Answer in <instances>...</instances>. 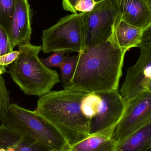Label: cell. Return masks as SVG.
<instances>
[{"instance_id": "cell-1", "label": "cell", "mask_w": 151, "mask_h": 151, "mask_svg": "<svg viewBox=\"0 0 151 151\" xmlns=\"http://www.w3.org/2000/svg\"><path fill=\"white\" fill-rule=\"evenodd\" d=\"M126 53L113 33L97 44L86 46L78 53L75 73L67 88L97 94L118 90Z\"/></svg>"}, {"instance_id": "cell-2", "label": "cell", "mask_w": 151, "mask_h": 151, "mask_svg": "<svg viewBox=\"0 0 151 151\" xmlns=\"http://www.w3.org/2000/svg\"><path fill=\"white\" fill-rule=\"evenodd\" d=\"M88 93L69 88L51 91L38 100L35 112L59 132L69 147L90 135V120L81 110L83 99Z\"/></svg>"}, {"instance_id": "cell-3", "label": "cell", "mask_w": 151, "mask_h": 151, "mask_svg": "<svg viewBox=\"0 0 151 151\" xmlns=\"http://www.w3.org/2000/svg\"><path fill=\"white\" fill-rule=\"evenodd\" d=\"M42 50V46L30 42L19 45V56L9 71L12 80L25 94L40 97L50 92L60 81L58 73L46 67L39 58Z\"/></svg>"}, {"instance_id": "cell-4", "label": "cell", "mask_w": 151, "mask_h": 151, "mask_svg": "<svg viewBox=\"0 0 151 151\" xmlns=\"http://www.w3.org/2000/svg\"><path fill=\"white\" fill-rule=\"evenodd\" d=\"M21 136L42 146L56 151H64L69 147L58 131L35 111L10 104L2 124Z\"/></svg>"}, {"instance_id": "cell-5", "label": "cell", "mask_w": 151, "mask_h": 151, "mask_svg": "<svg viewBox=\"0 0 151 151\" xmlns=\"http://www.w3.org/2000/svg\"><path fill=\"white\" fill-rule=\"evenodd\" d=\"M42 40L44 54L81 52L85 47L83 12L73 13L60 19L56 24L43 31Z\"/></svg>"}, {"instance_id": "cell-6", "label": "cell", "mask_w": 151, "mask_h": 151, "mask_svg": "<svg viewBox=\"0 0 151 151\" xmlns=\"http://www.w3.org/2000/svg\"><path fill=\"white\" fill-rule=\"evenodd\" d=\"M118 15L114 0H102L96 3L91 12L83 13L85 47L108 39L113 33Z\"/></svg>"}, {"instance_id": "cell-7", "label": "cell", "mask_w": 151, "mask_h": 151, "mask_svg": "<svg viewBox=\"0 0 151 151\" xmlns=\"http://www.w3.org/2000/svg\"><path fill=\"white\" fill-rule=\"evenodd\" d=\"M151 120V92L147 90L127 103L124 114L112 136L117 143Z\"/></svg>"}, {"instance_id": "cell-8", "label": "cell", "mask_w": 151, "mask_h": 151, "mask_svg": "<svg viewBox=\"0 0 151 151\" xmlns=\"http://www.w3.org/2000/svg\"><path fill=\"white\" fill-rule=\"evenodd\" d=\"M138 47L140 56L137 62L127 70L125 81L119 91L127 103L150 88L151 81V39L142 41Z\"/></svg>"}, {"instance_id": "cell-9", "label": "cell", "mask_w": 151, "mask_h": 151, "mask_svg": "<svg viewBox=\"0 0 151 151\" xmlns=\"http://www.w3.org/2000/svg\"><path fill=\"white\" fill-rule=\"evenodd\" d=\"M99 94L101 104L95 116L90 120V135L107 129H114L127 106V102L118 90Z\"/></svg>"}, {"instance_id": "cell-10", "label": "cell", "mask_w": 151, "mask_h": 151, "mask_svg": "<svg viewBox=\"0 0 151 151\" xmlns=\"http://www.w3.org/2000/svg\"><path fill=\"white\" fill-rule=\"evenodd\" d=\"M32 9L28 0H15V8L8 34L12 50L30 42L32 35Z\"/></svg>"}, {"instance_id": "cell-11", "label": "cell", "mask_w": 151, "mask_h": 151, "mask_svg": "<svg viewBox=\"0 0 151 151\" xmlns=\"http://www.w3.org/2000/svg\"><path fill=\"white\" fill-rule=\"evenodd\" d=\"M121 20L144 31L151 25V7L145 0H114Z\"/></svg>"}, {"instance_id": "cell-12", "label": "cell", "mask_w": 151, "mask_h": 151, "mask_svg": "<svg viewBox=\"0 0 151 151\" xmlns=\"http://www.w3.org/2000/svg\"><path fill=\"white\" fill-rule=\"evenodd\" d=\"M144 30L121 20L118 15L113 34L119 47L127 52L133 47H138L142 40Z\"/></svg>"}, {"instance_id": "cell-13", "label": "cell", "mask_w": 151, "mask_h": 151, "mask_svg": "<svg viewBox=\"0 0 151 151\" xmlns=\"http://www.w3.org/2000/svg\"><path fill=\"white\" fill-rule=\"evenodd\" d=\"M114 129L104 130L68 147L64 151H116V143L112 138Z\"/></svg>"}, {"instance_id": "cell-14", "label": "cell", "mask_w": 151, "mask_h": 151, "mask_svg": "<svg viewBox=\"0 0 151 151\" xmlns=\"http://www.w3.org/2000/svg\"><path fill=\"white\" fill-rule=\"evenodd\" d=\"M151 139V120L116 144V151H138Z\"/></svg>"}, {"instance_id": "cell-15", "label": "cell", "mask_w": 151, "mask_h": 151, "mask_svg": "<svg viewBox=\"0 0 151 151\" xmlns=\"http://www.w3.org/2000/svg\"><path fill=\"white\" fill-rule=\"evenodd\" d=\"M78 60V55L72 57H69L67 55L60 66L62 83L64 89L67 88L73 77Z\"/></svg>"}, {"instance_id": "cell-16", "label": "cell", "mask_w": 151, "mask_h": 151, "mask_svg": "<svg viewBox=\"0 0 151 151\" xmlns=\"http://www.w3.org/2000/svg\"><path fill=\"white\" fill-rule=\"evenodd\" d=\"M15 4V0H0V25L7 35L10 28Z\"/></svg>"}, {"instance_id": "cell-17", "label": "cell", "mask_w": 151, "mask_h": 151, "mask_svg": "<svg viewBox=\"0 0 151 151\" xmlns=\"http://www.w3.org/2000/svg\"><path fill=\"white\" fill-rule=\"evenodd\" d=\"M101 98L99 94L88 93L83 99L81 110L83 115L90 120L96 115L101 104Z\"/></svg>"}, {"instance_id": "cell-18", "label": "cell", "mask_w": 151, "mask_h": 151, "mask_svg": "<svg viewBox=\"0 0 151 151\" xmlns=\"http://www.w3.org/2000/svg\"><path fill=\"white\" fill-rule=\"evenodd\" d=\"M10 105L9 91L5 86V80L0 74V122H2Z\"/></svg>"}, {"instance_id": "cell-19", "label": "cell", "mask_w": 151, "mask_h": 151, "mask_svg": "<svg viewBox=\"0 0 151 151\" xmlns=\"http://www.w3.org/2000/svg\"><path fill=\"white\" fill-rule=\"evenodd\" d=\"M65 52L63 51L54 52L51 55L43 59H40V60L47 68L60 67L65 58Z\"/></svg>"}, {"instance_id": "cell-20", "label": "cell", "mask_w": 151, "mask_h": 151, "mask_svg": "<svg viewBox=\"0 0 151 151\" xmlns=\"http://www.w3.org/2000/svg\"><path fill=\"white\" fill-rule=\"evenodd\" d=\"M94 0H77L74 5L75 13H86L91 12L96 4Z\"/></svg>"}, {"instance_id": "cell-21", "label": "cell", "mask_w": 151, "mask_h": 151, "mask_svg": "<svg viewBox=\"0 0 151 151\" xmlns=\"http://www.w3.org/2000/svg\"><path fill=\"white\" fill-rule=\"evenodd\" d=\"M19 55V51L12 50L11 52L4 54L0 56V66L6 67L11 64L17 58Z\"/></svg>"}, {"instance_id": "cell-22", "label": "cell", "mask_w": 151, "mask_h": 151, "mask_svg": "<svg viewBox=\"0 0 151 151\" xmlns=\"http://www.w3.org/2000/svg\"><path fill=\"white\" fill-rule=\"evenodd\" d=\"M77 0H62L63 8L66 11L70 12L72 13H76L74 10V5ZM96 2L102 0H94Z\"/></svg>"}, {"instance_id": "cell-23", "label": "cell", "mask_w": 151, "mask_h": 151, "mask_svg": "<svg viewBox=\"0 0 151 151\" xmlns=\"http://www.w3.org/2000/svg\"><path fill=\"white\" fill-rule=\"evenodd\" d=\"M150 39H151V25L144 31L142 41L147 40Z\"/></svg>"}, {"instance_id": "cell-24", "label": "cell", "mask_w": 151, "mask_h": 151, "mask_svg": "<svg viewBox=\"0 0 151 151\" xmlns=\"http://www.w3.org/2000/svg\"><path fill=\"white\" fill-rule=\"evenodd\" d=\"M138 151H151V139L145 146Z\"/></svg>"}, {"instance_id": "cell-25", "label": "cell", "mask_w": 151, "mask_h": 151, "mask_svg": "<svg viewBox=\"0 0 151 151\" xmlns=\"http://www.w3.org/2000/svg\"><path fill=\"white\" fill-rule=\"evenodd\" d=\"M1 55V48H0V56ZM6 68L4 67H2V66H0V73L1 74H4L6 72Z\"/></svg>"}, {"instance_id": "cell-26", "label": "cell", "mask_w": 151, "mask_h": 151, "mask_svg": "<svg viewBox=\"0 0 151 151\" xmlns=\"http://www.w3.org/2000/svg\"><path fill=\"white\" fill-rule=\"evenodd\" d=\"M0 151H14V150L11 149V148H9V149H5V150H0Z\"/></svg>"}, {"instance_id": "cell-27", "label": "cell", "mask_w": 151, "mask_h": 151, "mask_svg": "<svg viewBox=\"0 0 151 151\" xmlns=\"http://www.w3.org/2000/svg\"><path fill=\"white\" fill-rule=\"evenodd\" d=\"M145 1L148 3V4L151 7V0H145Z\"/></svg>"}, {"instance_id": "cell-28", "label": "cell", "mask_w": 151, "mask_h": 151, "mask_svg": "<svg viewBox=\"0 0 151 151\" xmlns=\"http://www.w3.org/2000/svg\"><path fill=\"white\" fill-rule=\"evenodd\" d=\"M148 90L150 91L151 92V87L150 88H149V89Z\"/></svg>"}, {"instance_id": "cell-29", "label": "cell", "mask_w": 151, "mask_h": 151, "mask_svg": "<svg viewBox=\"0 0 151 151\" xmlns=\"http://www.w3.org/2000/svg\"><path fill=\"white\" fill-rule=\"evenodd\" d=\"M151 87V82H150V88Z\"/></svg>"}, {"instance_id": "cell-30", "label": "cell", "mask_w": 151, "mask_h": 151, "mask_svg": "<svg viewBox=\"0 0 151 151\" xmlns=\"http://www.w3.org/2000/svg\"><path fill=\"white\" fill-rule=\"evenodd\" d=\"M55 151V150H54V151Z\"/></svg>"}]
</instances>
